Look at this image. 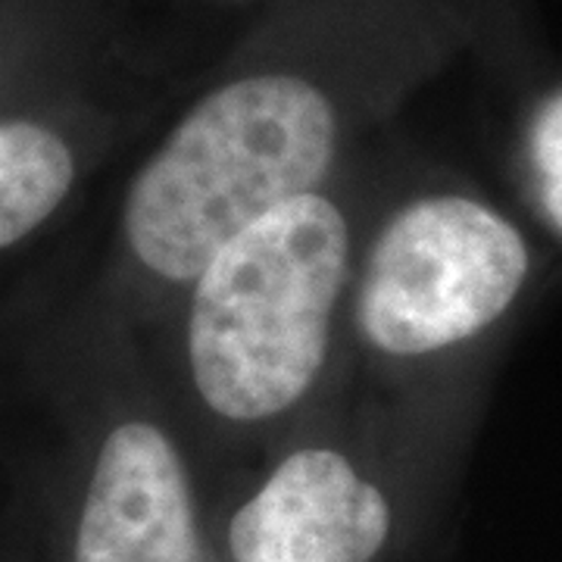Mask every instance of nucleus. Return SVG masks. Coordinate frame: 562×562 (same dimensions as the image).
Masks as SVG:
<instances>
[{
  "label": "nucleus",
  "mask_w": 562,
  "mask_h": 562,
  "mask_svg": "<svg viewBox=\"0 0 562 562\" xmlns=\"http://www.w3.org/2000/svg\"><path fill=\"white\" fill-rule=\"evenodd\" d=\"M372 201L353 169L241 228L181 288V375L220 435L301 425L347 357V306Z\"/></svg>",
  "instance_id": "obj_2"
},
{
  "label": "nucleus",
  "mask_w": 562,
  "mask_h": 562,
  "mask_svg": "<svg viewBox=\"0 0 562 562\" xmlns=\"http://www.w3.org/2000/svg\"><path fill=\"white\" fill-rule=\"evenodd\" d=\"M487 13V0L257 10L125 191L132 262L179 297L250 222L347 176L403 103L482 41Z\"/></svg>",
  "instance_id": "obj_1"
},
{
  "label": "nucleus",
  "mask_w": 562,
  "mask_h": 562,
  "mask_svg": "<svg viewBox=\"0 0 562 562\" xmlns=\"http://www.w3.org/2000/svg\"><path fill=\"white\" fill-rule=\"evenodd\" d=\"M69 562H203L191 472L162 422L132 416L103 435Z\"/></svg>",
  "instance_id": "obj_5"
},
{
  "label": "nucleus",
  "mask_w": 562,
  "mask_h": 562,
  "mask_svg": "<svg viewBox=\"0 0 562 562\" xmlns=\"http://www.w3.org/2000/svg\"><path fill=\"white\" fill-rule=\"evenodd\" d=\"M201 3H216V7H254V10H266L279 0H201Z\"/></svg>",
  "instance_id": "obj_8"
},
{
  "label": "nucleus",
  "mask_w": 562,
  "mask_h": 562,
  "mask_svg": "<svg viewBox=\"0 0 562 562\" xmlns=\"http://www.w3.org/2000/svg\"><path fill=\"white\" fill-rule=\"evenodd\" d=\"M535 276L522 225L460 184H431L366 220L347 353L387 379L447 369L497 331Z\"/></svg>",
  "instance_id": "obj_3"
},
{
  "label": "nucleus",
  "mask_w": 562,
  "mask_h": 562,
  "mask_svg": "<svg viewBox=\"0 0 562 562\" xmlns=\"http://www.w3.org/2000/svg\"><path fill=\"white\" fill-rule=\"evenodd\" d=\"M522 154L541 220L562 238V85L531 106Z\"/></svg>",
  "instance_id": "obj_7"
},
{
  "label": "nucleus",
  "mask_w": 562,
  "mask_h": 562,
  "mask_svg": "<svg viewBox=\"0 0 562 562\" xmlns=\"http://www.w3.org/2000/svg\"><path fill=\"white\" fill-rule=\"evenodd\" d=\"M76 147L38 120L0 122V250L50 220L76 184Z\"/></svg>",
  "instance_id": "obj_6"
},
{
  "label": "nucleus",
  "mask_w": 562,
  "mask_h": 562,
  "mask_svg": "<svg viewBox=\"0 0 562 562\" xmlns=\"http://www.w3.org/2000/svg\"><path fill=\"white\" fill-rule=\"evenodd\" d=\"M394 531V506L341 443L301 441L235 509L232 562H375Z\"/></svg>",
  "instance_id": "obj_4"
}]
</instances>
